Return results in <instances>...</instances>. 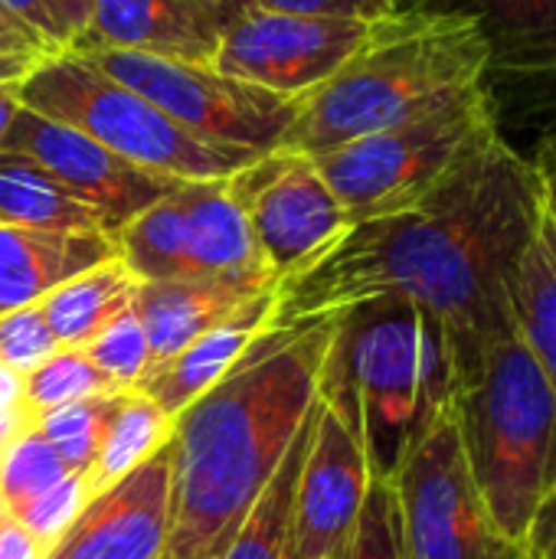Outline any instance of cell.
I'll return each mask as SVG.
<instances>
[{
    "instance_id": "obj_8",
    "label": "cell",
    "mask_w": 556,
    "mask_h": 559,
    "mask_svg": "<svg viewBox=\"0 0 556 559\" xmlns=\"http://www.w3.org/2000/svg\"><path fill=\"white\" fill-rule=\"evenodd\" d=\"M82 56H88L102 72L141 92L190 134L256 154L275 151L305 105V98L275 95L203 62H180L125 49Z\"/></svg>"
},
{
    "instance_id": "obj_14",
    "label": "cell",
    "mask_w": 556,
    "mask_h": 559,
    "mask_svg": "<svg viewBox=\"0 0 556 559\" xmlns=\"http://www.w3.org/2000/svg\"><path fill=\"white\" fill-rule=\"evenodd\" d=\"M174 445L88 498L46 559H164L170 531Z\"/></svg>"
},
{
    "instance_id": "obj_39",
    "label": "cell",
    "mask_w": 556,
    "mask_h": 559,
    "mask_svg": "<svg viewBox=\"0 0 556 559\" xmlns=\"http://www.w3.org/2000/svg\"><path fill=\"white\" fill-rule=\"evenodd\" d=\"M39 59H43V56L33 52V49L0 52V85H7V82H23V79L36 69Z\"/></svg>"
},
{
    "instance_id": "obj_10",
    "label": "cell",
    "mask_w": 556,
    "mask_h": 559,
    "mask_svg": "<svg viewBox=\"0 0 556 559\" xmlns=\"http://www.w3.org/2000/svg\"><path fill=\"white\" fill-rule=\"evenodd\" d=\"M406 559H528L492 521L446 409L393 475Z\"/></svg>"
},
{
    "instance_id": "obj_16",
    "label": "cell",
    "mask_w": 556,
    "mask_h": 559,
    "mask_svg": "<svg viewBox=\"0 0 556 559\" xmlns=\"http://www.w3.org/2000/svg\"><path fill=\"white\" fill-rule=\"evenodd\" d=\"M220 26L197 0H95L72 52H147L213 66Z\"/></svg>"
},
{
    "instance_id": "obj_43",
    "label": "cell",
    "mask_w": 556,
    "mask_h": 559,
    "mask_svg": "<svg viewBox=\"0 0 556 559\" xmlns=\"http://www.w3.org/2000/svg\"><path fill=\"white\" fill-rule=\"evenodd\" d=\"M20 108V82H7L0 85V147H3V138L10 131V121Z\"/></svg>"
},
{
    "instance_id": "obj_36",
    "label": "cell",
    "mask_w": 556,
    "mask_h": 559,
    "mask_svg": "<svg viewBox=\"0 0 556 559\" xmlns=\"http://www.w3.org/2000/svg\"><path fill=\"white\" fill-rule=\"evenodd\" d=\"M528 559H556V485L544 495L524 531Z\"/></svg>"
},
{
    "instance_id": "obj_23",
    "label": "cell",
    "mask_w": 556,
    "mask_h": 559,
    "mask_svg": "<svg viewBox=\"0 0 556 559\" xmlns=\"http://www.w3.org/2000/svg\"><path fill=\"white\" fill-rule=\"evenodd\" d=\"M508 308L521 341L556 386V226L547 210L511 272Z\"/></svg>"
},
{
    "instance_id": "obj_30",
    "label": "cell",
    "mask_w": 556,
    "mask_h": 559,
    "mask_svg": "<svg viewBox=\"0 0 556 559\" xmlns=\"http://www.w3.org/2000/svg\"><path fill=\"white\" fill-rule=\"evenodd\" d=\"M341 559H406L400 534V508L390 481H374L360 504L357 524Z\"/></svg>"
},
{
    "instance_id": "obj_27",
    "label": "cell",
    "mask_w": 556,
    "mask_h": 559,
    "mask_svg": "<svg viewBox=\"0 0 556 559\" xmlns=\"http://www.w3.org/2000/svg\"><path fill=\"white\" fill-rule=\"evenodd\" d=\"M102 393H118V390L88 364V357L79 347H59L43 364L23 373V403L29 406L33 423L49 409Z\"/></svg>"
},
{
    "instance_id": "obj_2",
    "label": "cell",
    "mask_w": 556,
    "mask_h": 559,
    "mask_svg": "<svg viewBox=\"0 0 556 559\" xmlns=\"http://www.w3.org/2000/svg\"><path fill=\"white\" fill-rule=\"evenodd\" d=\"M331 331L334 314L269 324L220 383L174 416L164 559H223L318 400Z\"/></svg>"
},
{
    "instance_id": "obj_42",
    "label": "cell",
    "mask_w": 556,
    "mask_h": 559,
    "mask_svg": "<svg viewBox=\"0 0 556 559\" xmlns=\"http://www.w3.org/2000/svg\"><path fill=\"white\" fill-rule=\"evenodd\" d=\"M13 49H33V52L43 56V49L33 43V36H29L23 26H16V23L0 10V52H13Z\"/></svg>"
},
{
    "instance_id": "obj_19",
    "label": "cell",
    "mask_w": 556,
    "mask_h": 559,
    "mask_svg": "<svg viewBox=\"0 0 556 559\" xmlns=\"http://www.w3.org/2000/svg\"><path fill=\"white\" fill-rule=\"evenodd\" d=\"M397 10L472 16L492 43V75L556 85V0H397Z\"/></svg>"
},
{
    "instance_id": "obj_32",
    "label": "cell",
    "mask_w": 556,
    "mask_h": 559,
    "mask_svg": "<svg viewBox=\"0 0 556 559\" xmlns=\"http://www.w3.org/2000/svg\"><path fill=\"white\" fill-rule=\"evenodd\" d=\"M56 350H59V341L52 337L39 301L16 308L10 314H0V364L3 367L26 373Z\"/></svg>"
},
{
    "instance_id": "obj_9",
    "label": "cell",
    "mask_w": 556,
    "mask_h": 559,
    "mask_svg": "<svg viewBox=\"0 0 556 559\" xmlns=\"http://www.w3.org/2000/svg\"><path fill=\"white\" fill-rule=\"evenodd\" d=\"M111 242L138 282L269 272L226 177L180 180Z\"/></svg>"
},
{
    "instance_id": "obj_45",
    "label": "cell",
    "mask_w": 556,
    "mask_h": 559,
    "mask_svg": "<svg viewBox=\"0 0 556 559\" xmlns=\"http://www.w3.org/2000/svg\"><path fill=\"white\" fill-rule=\"evenodd\" d=\"M551 141H554V144H556V134H554V138H551Z\"/></svg>"
},
{
    "instance_id": "obj_41",
    "label": "cell",
    "mask_w": 556,
    "mask_h": 559,
    "mask_svg": "<svg viewBox=\"0 0 556 559\" xmlns=\"http://www.w3.org/2000/svg\"><path fill=\"white\" fill-rule=\"evenodd\" d=\"M534 164H537L541 180H544V210H547V216L554 219V226H556V144L554 141H547V144H544V151H541V157H537Z\"/></svg>"
},
{
    "instance_id": "obj_22",
    "label": "cell",
    "mask_w": 556,
    "mask_h": 559,
    "mask_svg": "<svg viewBox=\"0 0 556 559\" xmlns=\"http://www.w3.org/2000/svg\"><path fill=\"white\" fill-rule=\"evenodd\" d=\"M138 285L141 282L134 278V272L118 255H111L52 288L39 301V308L59 347H82L134 305Z\"/></svg>"
},
{
    "instance_id": "obj_4",
    "label": "cell",
    "mask_w": 556,
    "mask_h": 559,
    "mask_svg": "<svg viewBox=\"0 0 556 559\" xmlns=\"http://www.w3.org/2000/svg\"><path fill=\"white\" fill-rule=\"evenodd\" d=\"M492 85V43L472 16L397 10L370 23L360 49L318 85L282 151L318 157Z\"/></svg>"
},
{
    "instance_id": "obj_35",
    "label": "cell",
    "mask_w": 556,
    "mask_h": 559,
    "mask_svg": "<svg viewBox=\"0 0 556 559\" xmlns=\"http://www.w3.org/2000/svg\"><path fill=\"white\" fill-rule=\"evenodd\" d=\"M33 429V413L23 403V373L0 364V452Z\"/></svg>"
},
{
    "instance_id": "obj_28",
    "label": "cell",
    "mask_w": 556,
    "mask_h": 559,
    "mask_svg": "<svg viewBox=\"0 0 556 559\" xmlns=\"http://www.w3.org/2000/svg\"><path fill=\"white\" fill-rule=\"evenodd\" d=\"M69 475L59 452L36 432H23L0 452V504L16 514Z\"/></svg>"
},
{
    "instance_id": "obj_40",
    "label": "cell",
    "mask_w": 556,
    "mask_h": 559,
    "mask_svg": "<svg viewBox=\"0 0 556 559\" xmlns=\"http://www.w3.org/2000/svg\"><path fill=\"white\" fill-rule=\"evenodd\" d=\"M197 3L210 13V20L220 26V33L256 7V0H197Z\"/></svg>"
},
{
    "instance_id": "obj_31",
    "label": "cell",
    "mask_w": 556,
    "mask_h": 559,
    "mask_svg": "<svg viewBox=\"0 0 556 559\" xmlns=\"http://www.w3.org/2000/svg\"><path fill=\"white\" fill-rule=\"evenodd\" d=\"M92 491H88V478L85 472H69L56 488H49L46 495H39L36 501H29L26 508L16 511L20 524L49 550L66 531L69 524L79 518V511L88 504Z\"/></svg>"
},
{
    "instance_id": "obj_5",
    "label": "cell",
    "mask_w": 556,
    "mask_h": 559,
    "mask_svg": "<svg viewBox=\"0 0 556 559\" xmlns=\"http://www.w3.org/2000/svg\"><path fill=\"white\" fill-rule=\"evenodd\" d=\"M449 409L492 521L524 547L531 514L556 485V386L514 321L452 350Z\"/></svg>"
},
{
    "instance_id": "obj_26",
    "label": "cell",
    "mask_w": 556,
    "mask_h": 559,
    "mask_svg": "<svg viewBox=\"0 0 556 559\" xmlns=\"http://www.w3.org/2000/svg\"><path fill=\"white\" fill-rule=\"evenodd\" d=\"M121 393L125 390L75 400L69 406L49 409V413L36 416L33 429L59 452V459L66 462L69 472H88L92 462L98 459L105 429L111 423V413H115Z\"/></svg>"
},
{
    "instance_id": "obj_15",
    "label": "cell",
    "mask_w": 556,
    "mask_h": 559,
    "mask_svg": "<svg viewBox=\"0 0 556 559\" xmlns=\"http://www.w3.org/2000/svg\"><path fill=\"white\" fill-rule=\"evenodd\" d=\"M370 488V468L351 429L321 403L295 491V559L344 554Z\"/></svg>"
},
{
    "instance_id": "obj_34",
    "label": "cell",
    "mask_w": 556,
    "mask_h": 559,
    "mask_svg": "<svg viewBox=\"0 0 556 559\" xmlns=\"http://www.w3.org/2000/svg\"><path fill=\"white\" fill-rule=\"evenodd\" d=\"M256 7L275 13L347 16V20H383L397 13V0H256Z\"/></svg>"
},
{
    "instance_id": "obj_6",
    "label": "cell",
    "mask_w": 556,
    "mask_h": 559,
    "mask_svg": "<svg viewBox=\"0 0 556 559\" xmlns=\"http://www.w3.org/2000/svg\"><path fill=\"white\" fill-rule=\"evenodd\" d=\"M498 134V98L492 85H475L419 118L364 134L311 160L354 226L413 210Z\"/></svg>"
},
{
    "instance_id": "obj_1",
    "label": "cell",
    "mask_w": 556,
    "mask_h": 559,
    "mask_svg": "<svg viewBox=\"0 0 556 559\" xmlns=\"http://www.w3.org/2000/svg\"><path fill=\"white\" fill-rule=\"evenodd\" d=\"M544 216V180L505 134L406 213L347 226L279 282L269 324L403 295L433 311L449 350L511 321L508 282Z\"/></svg>"
},
{
    "instance_id": "obj_33",
    "label": "cell",
    "mask_w": 556,
    "mask_h": 559,
    "mask_svg": "<svg viewBox=\"0 0 556 559\" xmlns=\"http://www.w3.org/2000/svg\"><path fill=\"white\" fill-rule=\"evenodd\" d=\"M0 10L33 36V43L43 49V56L69 49V39H66V29L56 16L52 0H0Z\"/></svg>"
},
{
    "instance_id": "obj_3",
    "label": "cell",
    "mask_w": 556,
    "mask_h": 559,
    "mask_svg": "<svg viewBox=\"0 0 556 559\" xmlns=\"http://www.w3.org/2000/svg\"><path fill=\"white\" fill-rule=\"evenodd\" d=\"M331 314L318 400L360 442L370 478L393 481L452 403L449 334L403 295H377Z\"/></svg>"
},
{
    "instance_id": "obj_29",
    "label": "cell",
    "mask_w": 556,
    "mask_h": 559,
    "mask_svg": "<svg viewBox=\"0 0 556 559\" xmlns=\"http://www.w3.org/2000/svg\"><path fill=\"white\" fill-rule=\"evenodd\" d=\"M88 364L115 386V390H134L138 380L151 370V347L147 334L134 314V308L121 311L105 331H98L92 341L79 347Z\"/></svg>"
},
{
    "instance_id": "obj_44",
    "label": "cell",
    "mask_w": 556,
    "mask_h": 559,
    "mask_svg": "<svg viewBox=\"0 0 556 559\" xmlns=\"http://www.w3.org/2000/svg\"><path fill=\"white\" fill-rule=\"evenodd\" d=\"M341 557H344V554H338V557H328V559H341Z\"/></svg>"
},
{
    "instance_id": "obj_37",
    "label": "cell",
    "mask_w": 556,
    "mask_h": 559,
    "mask_svg": "<svg viewBox=\"0 0 556 559\" xmlns=\"http://www.w3.org/2000/svg\"><path fill=\"white\" fill-rule=\"evenodd\" d=\"M46 547L0 504V559H46Z\"/></svg>"
},
{
    "instance_id": "obj_13",
    "label": "cell",
    "mask_w": 556,
    "mask_h": 559,
    "mask_svg": "<svg viewBox=\"0 0 556 559\" xmlns=\"http://www.w3.org/2000/svg\"><path fill=\"white\" fill-rule=\"evenodd\" d=\"M0 151H13L39 160L66 190H72L82 203H88L102 216L108 236H115L138 213L154 206L180 183L174 177L151 174L111 154L105 144L92 141L88 134L23 105L16 108Z\"/></svg>"
},
{
    "instance_id": "obj_12",
    "label": "cell",
    "mask_w": 556,
    "mask_h": 559,
    "mask_svg": "<svg viewBox=\"0 0 556 559\" xmlns=\"http://www.w3.org/2000/svg\"><path fill=\"white\" fill-rule=\"evenodd\" d=\"M374 20L305 16L252 7L223 29L213 66L285 98H308L367 39Z\"/></svg>"
},
{
    "instance_id": "obj_11",
    "label": "cell",
    "mask_w": 556,
    "mask_h": 559,
    "mask_svg": "<svg viewBox=\"0 0 556 559\" xmlns=\"http://www.w3.org/2000/svg\"><path fill=\"white\" fill-rule=\"evenodd\" d=\"M226 180L265 269L279 282L351 226L308 154L275 147Z\"/></svg>"
},
{
    "instance_id": "obj_38",
    "label": "cell",
    "mask_w": 556,
    "mask_h": 559,
    "mask_svg": "<svg viewBox=\"0 0 556 559\" xmlns=\"http://www.w3.org/2000/svg\"><path fill=\"white\" fill-rule=\"evenodd\" d=\"M52 7H56V16H59V23L66 29L69 49H72V43L79 39V33L85 29V23L92 16L95 0H52Z\"/></svg>"
},
{
    "instance_id": "obj_21",
    "label": "cell",
    "mask_w": 556,
    "mask_h": 559,
    "mask_svg": "<svg viewBox=\"0 0 556 559\" xmlns=\"http://www.w3.org/2000/svg\"><path fill=\"white\" fill-rule=\"evenodd\" d=\"M0 223L43 233H105L102 216L39 160L0 151ZM108 236V233H105Z\"/></svg>"
},
{
    "instance_id": "obj_24",
    "label": "cell",
    "mask_w": 556,
    "mask_h": 559,
    "mask_svg": "<svg viewBox=\"0 0 556 559\" xmlns=\"http://www.w3.org/2000/svg\"><path fill=\"white\" fill-rule=\"evenodd\" d=\"M318 413H321V400L311 403L279 472L265 485L262 498L242 521L223 559H295V491H298L305 452L318 426Z\"/></svg>"
},
{
    "instance_id": "obj_7",
    "label": "cell",
    "mask_w": 556,
    "mask_h": 559,
    "mask_svg": "<svg viewBox=\"0 0 556 559\" xmlns=\"http://www.w3.org/2000/svg\"><path fill=\"white\" fill-rule=\"evenodd\" d=\"M20 105L62 121L111 154L174 180L229 177L259 154L203 141L82 52H52L20 82Z\"/></svg>"
},
{
    "instance_id": "obj_20",
    "label": "cell",
    "mask_w": 556,
    "mask_h": 559,
    "mask_svg": "<svg viewBox=\"0 0 556 559\" xmlns=\"http://www.w3.org/2000/svg\"><path fill=\"white\" fill-rule=\"evenodd\" d=\"M111 255L118 252L105 233H43L0 223V314L43 301Z\"/></svg>"
},
{
    "instance_id": "obj_25",
    "label": "cell",
    "mask_w": 556,
    "mask_h": 559,
    "mask_svg": "<svg viewBox=\"0 0 556 559\" xmlns=\"http://www.w3.org/2000/svg\"><path fill=\"white\" fill-rule=\"evenodd\" d=\"M170 436L174 419L141 390H125L105 429L98 459L85 472L92 498L121 481L125 475H131L138 465H144L161 445L170 442Z\"/></svg>"
},
{
    "instance_id": "obj_18",
    "label": "cell",
    "mask_w": 556,
    "mask_h": 559,
    "mask_svg": "<svg viewBox=\"0 0 556 559\" xmlns=\"http://www.w3.org/2000/svg\"><path fill=\"white\" fill-rule=\"evenodd\" d=\"M275 288L249 298L239 305L229 318H223L216 328L193 337L187 347L170 354L167 360L154 364L134 390H141L147 400H154L170 419L180 416L197 396H203L213 383H220L239 357L249 350V344L269 328L272 308H275Z\"/></svg>"
},
{
    "instance_id": "obj_17",
    "label": "cell",
    "mask_w": 556,
    "mask_h": 559,
    "mask_svg": "<svg viewBox=\"0 0 556 559\" xmlns=\"http://www.w3.org/2000/svg\"><path fill=\"white\" fill-rule=\"evenodd\" d=\"M272 272H233L170 282H141L134 295V314L147 334L151 367L187 347L203 331L216 328L249 298L275 288Z\"/></svg>"
}]
</instances>
